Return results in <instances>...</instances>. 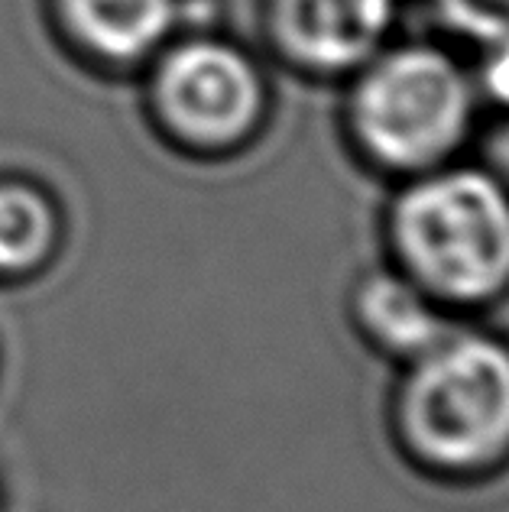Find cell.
I'll return each mask as SVG.
<instances>
[{
    "label": "cell",
    "mask_w": 509,
    "mask_h": 512,
    "mask_svg": "<svg viewBox=\"0 0 509 512\" xmlns=\"http://www.w3.org/2000/svg\"><path fill=\"white\" fill-rule=\"evenodd\" d=\"M393 266L451 315L509 295V188L487 166L403 179L386 211Z\"/></svg>",
    "instance_id": "cell-2"
},
{
    "label": "cell",
    "mask_w": 509,
    "mask_h": 512,
    "mask_svg": "<svg viewBox=\"0 0 509 512\" xmlns=\"http://www.w3.org/2000/svg\"><path fill=\"white\" fill-rule=\"evenodd\" d=\"M425 7L448 33L474 46L509 36V0H425Z\"/></svg>",
    "instance_id": "cell-9"
},
{
    "label": "cell",
    "mask_w": 509,
    "mask_h": 512,
    "mask_svg": "<svg viewBox=\"0 0 509 512\" xmlns=\"http://www.w3.org/2000/svg\"><path fill=\"white\" fill-rule=\"evenodd\" d=\"M484 56H480L474 75L477 85V98H487L509 114V36L493 39V43L480 46Z\"/></svg>",
    "instance_id": "cell-10"
},
{
    "label": "cell",
    "mask_w": 509,
    "mask_h": 512,
    "mask_svg": "<svg viewBox=\"0 0 509 512\" xmlns=\"http://www.w3.org/2000/svg\"><path fill=\"white\" fill-rule=\"evenodd\" d=\"M399 0H273L270 23L279 49L318 75H354L383 46Z\"/></svg>",
    "instance_id": "cell-5"
},
{
    "label": "cell",
    "mask_w": 509,
    "mask_h": 512,
    "mask_svg": "<svg viewBox=\"0 0 509 512\" xmlns=\"http://www.w3.org/2000/svg\"><path fill=\"white\" fill-rule=\"evenodd\" d=\"M497 179L509 188V114L500 120L493 133L487 137V163H484Z\"/></svg>",
    "instance_id": "cell-11"
},
{
    "label": "cell",
    "mask_w": 509,
    "mask_h": 512,
    "mask_svg": "<svg viewBox=\"0 0 509 512\" xmlns=\"http://www.w3.org/2000/svg\"><path fill=\"white\" fill-rule=\"evenodd\" d=\"M474 75L435 43L383 46L354 72L347 133L373 169L396 179L454 163L474 130Z\"/></svg>",
    "instance_id": "cell-3"
},
{
    "label": "cell",
    "mask_w": 509,
    "mask_h": 512,
    "mask_svg": "<svg viewBox=\"0 0 509 512\" xmlns=\"http://www.w3.org/2000/svg\"><path fill=\"white\" fill-rule=\"evenodd\" d=\"M351 318L357 331L396 363L419 357L458 325L445 305H438L409 276L390 269H373L354 286Z\"/></svg>",
    "instance_id": "cell-6"
},
{
    "label": "cell",
    "mask_w": 509,
    "mask_h": 512,
    "mask_svg": "<svg viewBox=\"0 0 509 512\" xmlns=\"http://www.w3.org/2000/svg\"><path fill=\"white\" fill-rule=\"evenodd\" d=\"M390 425L419 474L477 483L509 467V341L464 328L403 363Z\"/></svg>",
    "instance_id": "cell-1"
},
{
    "label": "cell",
    "mask_w": 509,
    "mask_h": 512,
    "mask_svg": "<svg viewBox=\"0 0 509 512\" xmlns=\"http://www.w3.org/2000/svg\"><path fill=\"white\" fill-rule=\"evenodd\" d=\"M56 240L59 218L49 198L26 182H0V273L46 263Z\"/></svg>",
    "instance_id": "cell-8"
},
{
    "label": "cell",
    "mask_w": 509,
    "mask_h": 512,
    "mask_svg": "<svg viewBox=\"0 0 509 512\" xmlns=\"http://www.w3.org/2000/svg\"><path fill=\"white\" fill-rule=\"evenodd\" d=\"M65 23L101 59H143L169 36L176 0H59Z\"/></svg>",
    "instance_id": "cell-7"
},
{
    "label": "cell",
    "mask_w": 509,
    "mask_h": 512,
    "mask_svg": "<svg viewBox=\"0 0 509 512\" xmlns=\"http://www.w3.org/2000/svg\"><path fill=\"white\" fill-rule=\"evenodd\" d=\"M156 107L163 120L198 146H231L260 124L266 91L244 52L192 39L172 49L156 72Z\"/></svg>",
    "instance_id": "cell-4"
}]
</instances>
